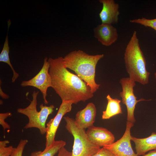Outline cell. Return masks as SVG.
I'll use <instances>...</instances> for the list:
<instances>
[{"label": "cell", "mask_w": 156, "mask_h": 156, "mask_svg": "<svg viewBox=\"0 0 156 156\" xmlns=\"http://www.w3.org/2000/svg\"><path fill=\"white\" fill-rule=\"evenodd\" d=\"M142 156H156V151H151L148 153L145 154Z\"/></svg>", "instance_id": "484cf974"}, {"label": "cell", "mask_w": 156, "mask_h": 156, "mask_svg": "<svg viewBox=\"0 0 156 156\" xmlns=\"http://www.w3.org/2000/svg\"><path fill=\"white\" fill-rule=\"evenodd\" d=\"M129 21L132 23L139 24L146 27H151L156 31V18L148 19L142 17L131 20Z\"/></svg>", "instance_id": "ac0fdd59"}, {"label": "cell", "mask_w": 156, "mask_h": 156, "mask_svg": "<svg viewBox=\"0 0 156 156\" xmlns=\"http://www.w3.org/2000/svg\"><path fill=\"white\" fill-rule=\"evenodd\" d=\"M49 72L52 87L62 101H68L76 104L92 98L93 94L90 87L76 75L69 71L64 66L63 57L48 59Z\"/></svg>", "instance_id": "6da1fadb"}, {"label": "cell", "mask_w": 156, "mask_h": 156, "mask_svg": "<svg viewBox=\"0 0 156 156\" xmlns=\"http://www.w3.org/2000/svg\"><path fill=\"white\" fill-rule=\"evenodd\" d=\"M122 90L119 94L122 103L126 105L127 111V121L133 123L135 121L134 112L137 103L146 100L141 98L138 100L135 95L133 88L136 85L135 82L129 77L122 78L120 80Z\"/></svg>", "instance_id": "8992f818"}, {"label": "cell", "mask_w": 156, "mask_h": 156, "mask_svg": "<svg viewBox=\"0 0 156 156\" xmlns=\"http://www.w3.org/2000/svg\"><path fill=\"white\" fill-rule=\"evenodd\" d=\"M3 101L2 100H0V105H2L3 104Z\"/></svg>", "instance_id": "83f0119b"}, {"label": "cell", "mask_w": 156, "mask_h": 156, "mask_svg": "<svg viewBox=\"0 0 156 156\" xmlns=\"http://www.w3.org/2000/svg\"><path fill=\"white\" fill-rule=\"evenodd\" d=\"M10 24L11 21L9 20L8 21V30L7 35L5 39L3 47L0 54V62L7 64L12 69L13 73L12 82L14 83L18 77L19 75L14 69L10 62L9 56L10 47L9 46L8 34Z\"/></svg>", "instance_id": "2e32d148"}, {"label": "cell", "mask_w": 156, "mask_h": 156, "mask_svg": "<svg viewBox=\"0 0 156 156\" xmlns=\"http://www.w3.org/2000/svg\"><path fill=\"white\" fill-rule=\"evenodd\" d=\"M49 64L47 57L44 60L43 66L38 73L30 80L23 81L21 86L22 87L31 86L38 89L41 92L44 102L47 104L46 99L48 88L51 87V79L49 72Z\"/></svg>", "instance_id": "52a82bcc"}, {"label": "cell", "mask_w": 156, "mask_h": 156, "mask_svg": "<svg viewBox=\"0 0 156 156\" xmlns=\"http://www.w3.org/2000/svg\"><path fill=\"white\" fill-rule=\"evenodd\" d=\"M86 132L90 140L100 147L110 145L114 142V135L105 128L93 125L88 128Z\"/></svg>", "instance_id": "30bf717a"}, {"label": "cell", "mask_w": 156, "mask_h": 156, "mask_svg": "<svg viewBox=\"0 0 156 156\" xmlns=\"http://www.w3.org/2000/svg\"><path fill=\"white\" fill-rule=\"evenodd\" d=\"M103 54L89 55L81 50L69 52L63 57L64 66L73 71L76 75L89 86L93 93L100 86L95 81V69Z\"/></svg>", "instance_id": "7a4b0ae2"}, {"label": "cell", "mask_w": 156, "mask_h": 156, "mask_svg": "<svg viewBox=\"0 0 156 156\" xmlns=\"http://www.w3.org/2000/svg\"><path fill=\"white\" fill-rule=\"evenodd\" d=\"M64 118L66 129L74 138L72 156H92L100 149L90 140L85 129L78 126L74 119L68 116Z\"/></svg>", "instance_id": "5b68a950"}, {"label": "cell", "mask_w": 156, "mask_h": 156, "mask_svg": "<svg viewBox=\"0 0 156 156\" xmlns=\"http://www.w3.org/2000/svg\"><path fill=\"white\" fill-rule=\"evenodd\" d=\"M96 114L95 105L89 103L84 108L77 112L75 119V123L79 127L85 130L93 125Z\"/></svg>", "instance_id": "7c38bea8"}, {"label": "cell", "mask_w": 156, "mask_h": 156, "mask_svg": "<svg viewBox=\"0 0 156 156\" xmlns=\"http://www.w3.org/2000/svg\"><path fill=\"white\" fill-rule=\"evenodd\" d=\"M66 144V142L63 140L55 141L50 146L45 148L43 151L32 152L30 156H53L61 148L64 147Z\"/></svg>", "instance_id": "e0dca14e"}, {"label": "cell", "mask_w": 156, "mask_h": 156, "mask_svg": "<svg viewBox=\"0 0 156 156\" xmlns=\"http://www.w3.org/2000/svg\"><path fill=\"white\" fill-rule=\"evenodd\" d=\"M73 104L70 101H62L55 116L47 124L45 148L50 146L55 141V134L61 121L64 115L71 111Z\"/></svg>", "instance_id": "ba28073f"}, {"label": "cell", "mask_w": 156, "mask_h": 156, "mask_svg": "<svg viewBox=\"0 0 156 156\" xmlns=\"http://www.w3.org/2000/svg\"><path fill=\"white\" fill-rule=\"evenodd\" d=\"M106 98L107 103L106 110L103 112L102 119H109L116 115L122 113L120 105V100L113 98L109 94L107 95Z\"/></svg>", "instance_id": "9a60e30c"}, {"label": "cell", "mask_w": 156, "mask_h": 156, "mask_svg": "<svg viewBox=\"0 0 156 156\" xmlns=\"http://www.w3.org/2000/svg\"><path fill=\"white\" fill-rule=\"evenodd\" d=\"M155 77L156 81V72L155 73Z\"/></svg>", "instance_id": "f1b7e54d"}, {"label": "cell", "mask_w": 156, "mask_h": 156, "mask_svg": "<svg viewBox=\"0 0 156 156\" xmlns=\"http://www.w3.org/2000/svg\"><path fill=\"white\" fill-rule=\"evenodd\" d=\"M38 91H34L32 94V99L30 103L25 108H19L17 112L27 116L29 119L28 122L24 127V128H35L38 129L41 135L46 133V123L48 116L52 114L55 107L51 105L49 106L44 105L41 104L40 106V110L38 111L37 109V97Z\"/></svg>", "instance_id": "277c9868"}, {"label": "cell", "mask_w": 156, "mask_h": 156, "mask_svg": "<svg viewBox=\"0 0 156 156\" xmlns=\"http://www.w3.org/2000/svg\"><path fill=\"white\" fill-rule=\"evenodd\" d=\"M94 37L102 44L108 47L117 40L118 34L116 28L112 25L102 23L93 29Z\"/></svg>", "instance_id": "9c48e42d"}, {"label": "cell", "mask_w": 156, "mask_h": 156, "mask_svg": "<svg viewBox=\"0 0 156 156\" xmlns=\"http://www.w3.org/2000/svg\"><path fill=\"white\" fill-rule=\"evenodd\" d=\"M0 95L1 98L4 99H7L9 98V96L6 94L3 91L2 89L1 88V84L2 83V82L0 80Z\"/></svg>", "instance_id": "d4e9b609"}, {"label": "cell", "mask_w": 156, "mask_h": 156, "mask_svg": "<svg viewBox=\"0 0 156 156\" xmlns=\"http://www.w3.org/2000/svg\"><path fill=\"white\" fill-rule=\"evenodd\" d=\"M58 153L57 156H72V152L67 151L64 147L61 148Z\"/></svg>", "instance_id": "cb8c5ba5"}, {"label": "cell", "mask_w": 156, "mask_h": 156, "mask_svg": "<svg viewBox=\"0 0 156 156\" xmlns=\"http://www.w3.org/2000/svg\"><path fill=\"white\" fill-rule=\"evenodd\" d=\"M10 142L8 140H5L0 141V146H6L7 144H9Z\"/></svg>", "instance_id": "4316f807"}, {"label": "cell", "mask_w": 156, "mask_h": 156, "mask_svg": "<svg viewBox=\"0 0 156 156\" xmlns=\"http://www.w3.org/2000/svg\"><path fill=\"white\" fill-rule=\"evenodd\" d=\"M12 115V113L9 112L0 113V124L3 127L4 132L5 129L10 128V126L5 121V120Z\"/></svg>", "instance_id": "ffe728a7"}, {"label": "cell", "mask_w": 156, "mask_h": 156, "mask_svg": "<svg viewBox=\"0 0 156 156\" xmlns=\"http://www.w3.org/2000/svg\"><path fill=\"white\" fill-rule=\"evenodd\" d=\"M15 148L12 146L8 147L0 146V156H10Z\"/></svg>", "instance_id": "44dd1931"}, {"label": "cell", "mask_w": 156, "mask_h": 156, "mask_svg": "<svg viewBox=\"0 0 156 156\" xmlns=\"http://www.w3.org/2000/svg\"><path fill=\"white\" fill-rule=\"evenodd\" d=\"M135 144L136 153L138 156L143 155L151 150L156 151V133L153 132L149 136L138 138L131 136V141Z\"/></svg>", "instance_id": "5bb4252c"}, {"label": "cell", "mask_w": 156, "mask_h": 156, "mask_svg": "<svg viewBox=\"0 0 156 156\" xmlns=\"http://www.w3.org/2000/svg\"><path fill=\"white\" fill-rule=\"evenodd\" d=\"M92 156H115V155L110 151L103 147Z\"/></svg>", "instance_id": "7402d4cb"}, {"label": "cell", "mask_w": 156, "mask_h": 156, "mask_svg": "<svg viewBox=\"0 0 156 156\" xmlns=\"http://www.w3.org/2000/svg\"><path fill=\"white\" fill-rule=\"evenodd\" d=\"M119 156H138L133 151L131 145L129 148Z\"/></svg>", "instance_id": "603a6c76"}, {"label": "cell", "mask_w": 156, "mask_h": 156, "mask_svg": "<svg viewBox=\"0 0 156 156\" xmlns=\"http://www.w3.org/2000/svg\"><path fill=\"white\" fill-rule=\"evenodd\" d=\"M134 123L127 121L125 132L122 137L112 144L103 147L111 152L115 156H119L131 145L130 130Z\"/></svg>", "instance_id": "4fadbf2b"}, {"label": "cell", "mask_w": 156, "mask_h": 156, "mask_svg": "<svg viewBox=\"0 0 156 156\" xmlns=\"http://www.w3.org/2000/svg\"><path fill=\"white\" fill-rule=\"evenodd\" d=\"M124 59L129 77L142 85L147 84L150 73L146 69V60L135 31L126 47Z\"/></svg>", "instance_id": "3957f363"}, {"label": "cell", "mask_w": 156, "mask_h": 156, "mask_svg": "<svg viewBox=\"0 0 156 156\" xmlns=\"http://www.w3.org/2000/svg\"><path fill=\"white\" fill-rule=\"evenodd\" d=\"M28 142V140L27 139L21 140L10 156H22L24 149Z\"/></svg>", "instance_id": "d6986e66"}, {"label": "cell", "mask_w": 156, "mask_h": 156, "mask_svg": "<svg viewBox=\"0 0 156 156\" xmlns=\"http://www.w3.org/2000/svg\"><path fill=\"white\" fill-rule=\"evenodd\" d=\"M102 5V9L99 14L102 23L117 24L120 14L119 4L114 0H99Z\"/></svg>", "instance_id": "8fae6325"}]
</instances>
